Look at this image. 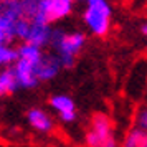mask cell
<instances>
[{
  "instance_id": "obj_1",
  "label": "cell",
  "mask_w": 147,
  "mask_h": 147,
  "mask_svg": "<svg viewBox=\"0 0 147 147\" xmlns=\"http://www.w3.org/2000/svg\"><path fill=\"white\" fill-rule=\"evenodd\" d=\"M84 47H86V35L83 32L78 30L66 32L61 28H53L48 43V48H51V53L58 58L63 68L73 66Z\"/></svg>"
},
{
  "instance_id": "obj_2",
  "label": "cell",
  "mask_w": 147,
  "mask_h": 147,
  "mask_svg": "<svg viewBox=\"0 0 147 147\" xmlns=\"http://www.w3.org/2000/svg\"><path fill=\"white\" fill-rule=\"evenodd\" d=\"M83 23L96 38H104L113 28V5L109 0H81Z\"/></svg>"
},
{
  "instance_id": "obj_3",
  "label": "cell",
  "mask_w": 147,
  "mask_h": 147,
  "mask_svg": "<svg viewBox=\"0 0 147 147\" xmlns=\"http://www.w3.org/2000/svg\"><path fill=\"white\" fill-rule=\"evenodd\" d=\"M86 147H119L113 119L106 113H96L91 116L84 134Z\"/></svg>"
},
{
  "instance_id": "obj_4",
  "label": "cell",
  "mask_w": 147,
  "mask_h": 147,
  "mask_svg": "<svg viewBox=\"0 0 147 147\" xmlns=\"http://www.w3.org/2000/svg\"><path fill=\"white\" fill-rule=\"evenodd\" d=\"M51 32H53V25L45 22L41 17H33V18L20 17V20L15 25V40L45 50L48 48Z\"/></svg>"
},
{
  "instance_id": "obj_5",
  "label": "cell",
  "mask_w": 147,
  "mask_h": 147,
  "mask_svg": "<svg viewBox=\"0 0 147 147\" xmlns=\"http://www.w3.org/2000/svg\"><path fill=\"white\" fill-rule=\"evenodd\" d=\"M78 0H38L40 17L50 25L60 22L73 13Z\"/></svg>"
},
{
  "instance_id": "obj_6",
  "label": "cell",
  "mask_w": 147,
  "mask_h": 147,
  "mask_svg": "<svg viewBox=\"0 0 147 147\" xmlns=\"http://www.w3.org/2000/svg\"><path fill=\"white\" fill-rule=\"evenodd\" d=\"M50 109L53 113V117L61 121L63 124H73L78 119V107L71 96L68 94H53L50 99Z\"/></svg>"
},
{
  "instance_id": "obj_7",
  "label": "cell",
  "mask_w": 147,
  "mask_h": 147,
  "mask_svg": "<svg viewBox=\"0 0 147 147\" xmlns=\"http://www.w3.org/2000/svg\"><path fill=\"white\" fill-rule=\"evenodd\" d=\"M27 122L36 134L41 136H50L56 129V121L53 114H50L43 107H32L27 111Z\"/></svg>"
},
{
  "instance_id": "obj_8",
  "label": "cell",
  "mask_w": 147,
  "mask_h": 147,
  "mask_svg": "<svg viewBox=\"0 0 147 147\" xmlns=\"http://www.w3.org/2000/svg\"><path fill=\"white\" fill-rule=\"evenodd\" d=\"M12 71L15 74L18 89H33L40 84V81L36 78V65L17 58L12 65Z\"/></svg>"
},
{
  "instance_id": "obj_9",
  "label": "cell",
  "mask_w": 147,
  "mask_h": 147,
  "mask_svg": "<svg viewBox=\"0 0 147 147\" xmlns=\"http://www.w3.org/2000/svg\"><path fill=\"white\" fill-rule=\"evenodd\" d=\"M61 69H63V66L60 65L58 58L51 51H45L43 56H41V60L36 65V78H38L40 83L55 80L60 74Z\"/></svg>"
},
{
  "instance_id": "obj_10",
  "label": "cell",
  "mask_w": 147,
  "mask_h": 147,
  "mask_svg": "<svg viewBox=\"0 0 147 147\" xmlns=\"http://www.w3.org/2000/svg\"><path fill=\"white\" fill-rule=\"evenodd\" d=\"M119 147H147V131L132 126L119 140Z\"/></svg>"
},
{
  "instance_id": "obj_11",
  "label": "cell",
  "mask_w": 147,
  "mask_h": 147,
  "mask_svg": "<svg viewBox=\"0 0 147 147\" xmlns=\"http://www.w3.org/2000/svg\"><path fill=\"white\" fill-rule=\"evenodd\" d=\"M18 89L17 80H15V74L10 68H2L0 69V96H8V94H13Z\"/></svg>"
},
{
  "instance_id": "obj_12",
  "label": "cell",
  "mask_w": 147,
  "mask_h": 147,
  "mask_svg": "<svg viewBox=\"0 0 147 147\" xmlns=\"http://www.w3.org/2000/svg\"><path fill=\"white\" fill-rule=\"evenodd\" d=\"M17 60V47L13 43H0V69L10 68Z\"/></svg>"
},
{
  "instance_id": "obj_13",
  "label": "cell",
  "mask_w": 147,
  "mask_h": 147,
  "mask_svg": "<svg viewBox=\"0 0 147 147\" xmlns=\"http://www.w3.org/2000/svg\"><path fill=\"white\" fill-rule=\"evenodd\" d=\"M134 127H139V129H144L147 131V107L146 104H142L136 109V113H134V121H132Z\"/></svg>"
},
{
  "instance_id": "obj_14",
  "label": "cell",
  "mask_w": 147,
  "mask_h": 147,
  "mask_svg": "<svg viewBox=\"0 0 147 147\" xmlns=\"http://www.w3.org/2000/svg\"><path fill=\"white\" fill-rule=\"evenodd\" d=\"M140 33H142V36H146V35H147V23H146V22L140 25Z\"/></svg>"
}]
</instances>
